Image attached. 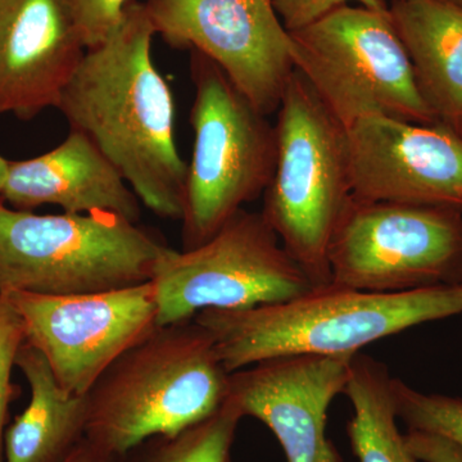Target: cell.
<instances>
[{
    "label": "cell",
    "mask_w": 462,
    "mask_h": 462,
    "mask_svg": "<svg viewBox=\"0 0 462 462\" xmlns=\"http://www.w3.org/2000/svg\"><path fill=\"white\" fill-rule=\"evenodd\" d=\"M154 35L144 5L133 2L107 38L85 51L57 108L149 211L180 220L188 162L176 142L171 88L152 56Z\"/></svg>",
    "instance_id": "cell-1"
},
{
    "label": "cell",
    "mask_w": 462,
    "mask_h": 462,
    "mask_svg": "<svg viewBox=\"0 0 462 462\" xmlns=\"http://www.w3.org/2000/svg\"><path fill=\"white\" fill-rule=\"evenodd\" d=\"M462 314V284L376 293L330 282L285 302L205 310L194 318L229 373L282 356L351 357L425 322Z\"/></svg>",
    "instance_id": "cell-2"
},
{
    "label": "cell",
    "mask_w": 462,
    "mask_h": 462,
    "mask_svg": "<svg viewBox=\"0 0 462 462\" xmlns=\"http://www.w3.org/2000/svg\"><path fill=\"white\" fill-rule=\"evenodd\" d=\"M229 375L211 334L194 319L158 325L88 392L85 438L123 457L149 438L172 436L217 411Z\"/></svg>",
    "instance_id": "cell-3"
},
{
    "label": "cell",
    "mask_w": 462,
    "mask_h": 462,
    "mask_svg": "<svg viewBox=\"0 0 462 462\" xmlns=\"http://www.w3.org/2000/svg\"><path fill=\"white\" fill-rule=\"evenodd\" d=\"M276 114L278 157L261 214L321 287L331 282L330 242L354 197L346 126L297 69Z\"/></svg>",
    "instance_id": "cell-4"
},
{
    "label": "cell",
    "mask_w": 462,
    "mask_h": 462,
    "mask_svg": "<svg viewBox=\"0 0 462 462\" xmlns=\"http://www.w3.org/2000/svg\"><path fill=\"white\" fill-rule=\"evenodd\" d=\"M172 248L120 215H36L0 199V293L74 296L152 281Z\"/></svg>",
    "instance_id": "cell-5"
},
{
    "label": "cell",
    "mask_w": 462,
    "mask_h": 462,
    "mask_svg": "<svg viewBox=\"0 0 462 462\" xmlns=\"http://www.w3.org/2000/svg\"><path fill=\"white\" fill-rule=\"evenodd\" d=\"M193 151L182 207V251L212 238L245 203L263 196L278 157L275 125L214 60L191 51Z\"/></svg>",
    "instance_id": "cell-6"
},
{
    "label": "cell",
    "mask_w": 462,
    "mask_h": 462,
    "mask_svg": "<svg viewBox=\"0 0 462 462\" xmlns=\"http://www.w3.org/2000/svg\"><path fill=\"white\" fill-rule=\"evenodd\" d=\"M289 36L297 71L346 127L369 116L438 123L388 11L343 5Z\"/></svg>",
    "instance_id": "cell-7"
},
{
    "label": "cell",
    "mask_w": 462,
    "mask_h": 462,
    "mask_svg": "<svg viewBox=\"0 0 462 462\" xmlns=\"http://www.w3.org/2000/svg\"><path fill=\"white\" fill-rule=\"evenodd\" d=\"M151 282L160 327L193 320L205 310L285 302L312 288L263 214L245 208L199 247L172 249Z\"/></svg>",
    "instance_id": "cell-8"
},
{
    "label": "cell",
    "mask_w": 462,
    "mask_h": 462,
    "mask_svg": "<svg viewBox=\"0 0 462 462\" xmlns=\"http://www.w3.org/2000/svg\"><path fill=\"white\" fill-rule=\"evenodd\" d=\"M328 258L331 282L358 291L462 284V209L352 197Z\"/></svg>",
    "instance_id": "cell-9"
},
{
    "label": "cell",
    "mask_w": 462,
    "mask_h": 462,
    "mask_svg": "<svg viewBox=\"0 0 462 462\" xmlns=\"http://www.w3.org/2000/svg\"><path fill=\"white\" fill-rule=\"evenodd\" d=\"M144 7L171 47L214 60L263 115L278 112L296 67L272 0H147Z\"/></svg>",
    "instance_id": "cell-10"
},
{
    "label": "cell",
    "mask_w": 462,
    "mask_h": 462,
    "mask_svg": "<svg viewBox=\"0 0 462 462\" xmlns=\"http://www.w3.org/2000/svg\"><path fill=\"white\" fill-rule=\"evenodd\" d=\"M23 318L26 343L35 346L60 387L85 396L116 358L158 327L151 282L74 296L9 291Z\"/></svg>",
    "instance_id": "cell-11"
},
{
    "label": "cell",
    "mask_w": 462,
    "mask_h": 462,
    "mask_svg": "<svg viewBox=\"0 0 462 462\" xmlns=\"http://www.w3.org/2000/svg\"><path fill=\"white\" fill-rule=\"evenodd\" d=\"M346 135L355 199L462 209V135L454 127L369 116Z\"/></svg>",
    "instance_id": "cell-12"
},
{
    "label": "cell",
    "mask_w": 462,
    "mask_h": 462,
    "mask_svg": "<svg viewBox=\"0 0 462 462\" xmlns=\"http://www.w3.org/2000/svg\"><path fill=\"white\" fill-rule=\"evenodd\" d=\"M352 357V356H351ZM351 357L296 355L230 373L226 400L273 431L287 462H343L327 437L328 412L345 392Z\"/></svg>",
    "instance_id": "cell-13"
},
{
    "label": "cell",
    "mask_w": 462,
    "mask_h": 462,
    "mask_svg": "<svg viewBox=\"0 0 462 462\" xmlns=\"http://www.w3.org/2000/svg\"><path fill=\"white\" fill-rule=\"evenodd\" d=\"M85 51L67 0H0V116L57 108Z\"/></svg>",
    "instance_id": "cell-14"
},
{
    "label": "cell",
    "mask_w": 462,
    "mask_h": 462,
    "mask_svg": "<svg viewBox=\"0 0 462 462\" xmlns=\"http://www.w3.org/2000/svg\"><path fill=\"white\" fill-rule=\"evenodd\" d=\"M3 202L20 211L44 205L66 214L108 212L141 221V200L107 157L84 134L69 130L65 141L35 158L11 161Z\"/></svg>",
    "instance_id": "cell-15"
},
{
    "label": "cell",
    "mask_w": 462,
    "mask_h": 462,
    "mask_svg": "<svg viewBox=\"0 0 462 462\" xmlns=\"http://www.w3.org/2000/svg\"><path fill=\"white\" fill-rule=\"evenodd\" d=\"M392 23L411 60L416 85L438 121H462V8L449 0H393Z\"/></svg>",
    "instance_id": "cell-16"
},
{
    "label": "cell",
    "mask_w": 462,
    "mask_h": 462,
    "mask_svg": "<svg viewBox=\"0 0 462 462\" xmlns=\"http://www.w3.org/2000/svg\"><path fill=\"white\" fill-rule=\"evenodd\" d=\"M16 366L32 391L25 411L5 434V462H62L85 438L87 394L75 396L58 384L44 356L29 343Z\"/></svg>",
    "instance_id": "cell-17"
},
{
    "label": "cell",
    "mask_w": 462,
    "mask_h": 462,
    "mask_svg": "<svg viewBox=\"0 0 462 462\" xmlns=\"http://www.w3.org/2000/svg\"><path fill=\"white\" fill-rule=\"evenodd\" d=\"M343 393L354 409L346 436L358 462H420L398 430L393 376L384 364L352 356Z\"/></svg>",
    "instance_id": "cell-18"
},
{
    "label": "cell",
    "mask_w": 462,
    "mask_h": 462,
    "mask_svg": "<svg viewBox=\"0 0 462 462\" xmlns=\"http://www.w3.org/2000/svg\"><path fill=\"white\" fill-rule=\"evenodd\" d=\"M242 413L225 400L217 411L172 436L149 438L118 462H231Z\"/></svg>",
    "instance_id": "cell-19"
},
{
    "label": "cell",
    "mask_w": 462,
    "mask_h": 462,
    "mask_svg": "<svg viewBox=\"0 0 462 462\" xmlns=\"http://www.w3.org/2000/svg\"><path fill=\"white\" fill-rule=\"evenodd\" d=\"M393 396L398 420L407 431L436 434L462 448V398L424 393L393 378Z\"/></svg>",
    "instance_id": "cell-20"
},
{
    "label": "cell",
    "mask_w": 462,
    "mask_h": 462,
    "mask_svg": "<svg viewBox=\"0 0 462 462\" xmlns=\"http://www.w3.org/2000/svg\"><path fill=\"white\" fill-rule=\"evenodd\" d=\"M26 342L23 318L5 294H0V462H5V422L9 404L16 398L18 388L12 383L18 352Z\"/></svg>",
    "instance_id": "cell-21"
},
{
    "label": "cell",
    "mask_w": 462,
    "mask_h": 462,
    "mask_svg": "<svg viewBox=\"0 0 462 462\" xmlns=\"http://www.w3.org/2000/svg\"><path fill=\"white\" fill-rule=\"evenodd\" d=\"M87 50L100 44L120 23L133 0H67Z\"/></svg>",
    "instance_id": "cell-22"
},
{
    "label": "cell",
    "mask_w": 462,
    "mask_h": 462,
    "mask_svg": "<svg viewBox=\"0 0 462 462\" xmlns=\"http://www.w3.org/2000/svg\"><path fill=\"white\" fill-rule=\"evenodd\" d=\"M273 9L288 32H297L327 16L351 0H272ZM361 7L387 12L385 0H355Z\"/></svg>",
    "instance_id": "cell-23"
},
{
    "label": "cell",
    "mask_w": 462,
    "mask_h": 462,
    "mask_svg": "<svg viewBox=\"0 0 462 462\" xmlns=\"http://www.w3.org/2000/svg\"><path fill=\"white\" fill-rule=\"evenodd\" d=\"M413 456L422 462H462V448L446 438L421 431L404 434Z\"/></svg>",
    "instance_id": "cell-24"
},
{
    "label": "cell",
    "mask_w": 462,
    "mask_h": 462,
    "mask_svg": "<svg viewBox=\"0 0 462 462\" xmlns=\"http://www.w3.org/2000/svg\"><path fill=\"white\" fill-rule=\"evenodd\" d=\"M120 457L108 455L84 438L62 462H118Z\"/></svg>",
    "instance_id": "cell-25"
},
{
    "label": "cell",
    "mask_w": 462,
    "mask_h": 462,
    "mask_svg": "<svg viewBox=\"0 0 462 462\" xmlns=\"http://www.w3.org/2000/svg\"><path fill=\"white\" fill-rule=\"evenodd\" d=\"M9 162L5 157L0 156V199H2L3 189H5V181H7ZM3 200V199H2Z\"/></svg>",
    "instance_id": "cell-26"
},
{
    "label": "cell",
    "mask_w": 462,
    "mask_h": 462,
    "mask_svg": "<svg viewBox=\"0 0 462 462\" xmlns=\"http://www.w3.org/2000/svg\"><path fill=\"white\" fill-rule=\"evenodd\" d=\"M449 2L454 3V5H458V7L462 8V0H449Z\"/></svg>",
    "instance_id": "cell-27"
},
{
    "label": "cell",
    "mask_w": 462,
    "mask_h": 462,
    "mask_svg": "<svg viewBox=\"0 0 462 462\" xmlns=\"http://www.w3.org/2000/svg\"><path fill=\"white\" fill-rule=\"evenodd\" d=\"M457 133H460L462 135V121H461L460 125H458Z\"/></svg>",
    "instance_id": "cell-28"
}]
</instances>
